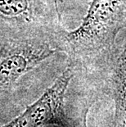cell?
Here are the masks:
<instances>
[{
	"mask_svg": "<svg viewBox=\"0 0 126 127\" xmlns=\"http://www.w3.org/2000/svg\"><path fill=\"white\" fill-rule=\"evenodd\" d=\"M87 112H88V111H86V112H85L84 115V118H83L81 127H88L87 126Z\"/></svg>",
	"mask_w": 126,
	"mask_h": 127,
	"instance_id": "obj_6",
	"label": "cell"
},
{
	"mask_svg": "<svg viewBox=\"0 0 126 127\" xmlns=\"http://www.w3.org/2000/svg\"><path fill=\"white\" fill-rule=\"evenodd\" d=\"M112 92L116 104L115 127H126V43L115 63Z\"/></svg>",
	"mask_w": 126,
	"mask_h": 127,
	"instance_id": "obj_5",
	"label": "cell"
},
{
	"mask_svg": "<svg viewBox=\"0 0 126 127\" xmlns=\"http://www.w3.org/2000/svg\"><path fill=\"white\" fill-rule=\"evenodd\" d=\"M126 23V0H93L79 27L65 35L72 55L91 58L111 51Z\"/></svg>",
	"mask_w": 126,
	"mask_h": 127,
	"instance_id": "obj_1",
	"label": "cell"
},
{
	"mask_svg": "<svg viewBox=\"0 0 126 127\" xmlns=\"http://www.w3.org/2000/svg\"><path fill=\"white\" fill-rule=\"evenodd\" d=\"M72 77L73 71L69 67L36 102L2 127H43L61 124L64 98Z\"/></svg>",
	"mask_w": 126,
	"mask_h": 127,
	"instance_id": "obj_3",
	"label": "cell"
},
{
	"mask_svg": "<svg viewBox=\"0 0 126 127\" xmlns=\"http://www.w3.org/2000/svg\"><path fill=\"white\" fill-rule=\"evenodd\" d=\"M57 52L45 34L17 36L0 48V93Z\"/></svg>",
	"mask_w": 126,
	"mask_h": 127,
	"instance_id": "obj_2",
	"label": "cell"
},
{
	"mask_svg": "<svg viewBox=\"0 0 126 127\" xmlns=\"http://www.w3.org/2000/svg\"><path fill=\"white\" fill-rule=\"evenodd\" d=\"M0 20L18 32V36L43 34L39 0H0Z\"/></svg>",
	"mask_w": 126,
	"mask_h": 127,
	"instance_id": "obj_4",
	"label": "cell"
}]
</instances>
